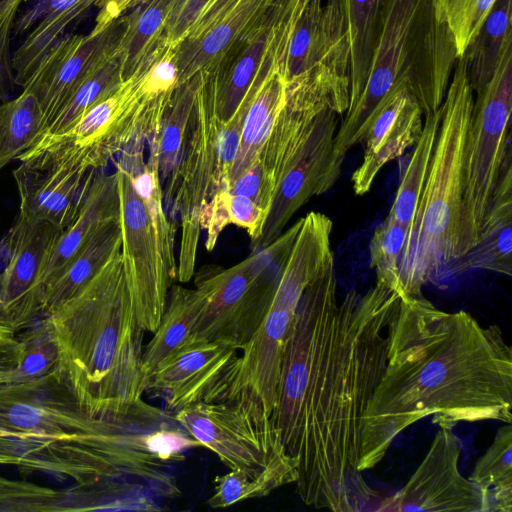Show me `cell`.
<instances>
[{
    "instance_id": "cell-1",
    "label": "cell",
    "mask_w": 512,
    "mask_h": 512,
    "mask_svg": "<svg viewBox=\"0 0 512 512\" xmlns=\"http://www.w3.org/2000/svg\"><path fill=\"white\" fill-rule=\"evenodd\" d=\"M402 294L377 280L339 301L334 268L304 291L282 360L272 420L317 509L371 510L358 469L363 418L387 362L388 324Z\"/></svg>"
},
{
    "instance_id": "cell-2",
    "label": "cell",
    "mask_w": 512,
    "mask_h": 512,
    "mask_svg": "<svg viewBox=\"0 0 512 512\" xmlns=\"http://www.w3.org/2000/svg\"><path fill=\"white\" fill-rule=\"evenodd\" d=\"M387 362L363 418L360 472L374 468L394 439L428 416L512 422V349L497 325L445 312L424 296H401L388 327Z\"/></svg>"
},
{
    "instance_id": "cell-3",
    "label": "cell",
    "mask_w": 512,
    "mask_h": 512,
    "mask_svg": "<svg viewBox=\"0 0 512 512\" xmlns=\"http://www.w3.org/2000/svg\"><path fill=\"white\" fill-rule=\"evenodd\" d=\"M0 434L20 443L40 473L78 486L155 491L168 482L177 454L172 419L164 409L140 399L120 413L90 415L59 368L0 384Z\"/></svg>"
},
{
    "instance_id": "cell-4",
    "label": "cell",
    "mask_w": 512,
    "mask_h": 512,
    "mask_svg": "<svg viewBox=\"0 0 512 512\" xmlns=\"http://www.w3.org/2000/svg\"><path fill=\"white\" fill-rule=\"evenodd\" d=\"M46 318L56 343L59 369L87 413H120L142 399L145 329L129 297L121 249Z\"/></svg>"
},
{
    "instance_id": "cell-5",
    "label": "cell",
    "mask_w": 512,
    "mask_h": 512,
    "mask_svg": "<svg viewBox=\"0 0 512 512\" xmlns=\"http://www.w3.org/2000/svg\"><path fill=\"white\" fill-rule=\"evenodd\" d=\"M459 59L453 35L433 0H382L365 86L345 112L334 137L335 153L361 143L386 96L404 80L423 115L443 103Z\"/></svg>"
},
{
    "instance_id": "cell-6",
    "label": "cell",
    "mask_w": 512,
    "mask_h": 512,
    "mask_svg": "<svg viewBox=\"0 0 512 512\" xmlns=\"http://www.w3.org/2000/svg\"><path fill=\"white\" fill-rule=\"evenodd\" d=\"M474 94L460 57L440 106V125L418 207L404 251L400 279L404 295H421L422 287L456 259L462 204V157Z\"/></svg>"
},
{
    "instance_id": "cell-7",
    "label": "cell",
    "mask_w": 512,
    "mask_h": 512,
    "mask_svg": "<svg viewBox=\"0 0 512 512\" xmlns=\"http://www.w3.org/2000/svg\"><path fill=\"white\" fill-rule=\"evenodd\" d=\"M115 174L126 285L138 321L153 333L177 276L175 228L163 205L157 153L144 162L143 148L124 150Z\"/></svg>"
},
{
    "instance_id": "cell-8",
    "label": "cell",
    "mask_w": 512,
    "mask_h": 512,
    "mask_svg": "<svg viewBox=\"0 0 512 512\" xmlns=\"http://www.w3.org/2000/svg\"><path fill=\"white\" fill-rule=\"evenodd\" d=\"M277 63L291 111L316 115L349 106V45L329 0H277Z\"/></svg>"
},
{
    "instance_id": "cell-9",
    "label": "cell",
    "mask_w": 512,
    "mask_h": 512,
    "mask_svg": "<svg viewBox=\"0 0 512 512\" xmlns=\"http://www.w3.org/2000/svg\"><path fill=\"white\" fill-rule=\"evenodd\" d=\"M475 96L462 157V204L455 260L476 244L500 174L512 154V46L502 55L492 79Z\"/></svg>"
},
{
    "instance_id": "cell-10",
    "label": "cell",
    "mask_w": 512,
    "mask_h": 512,
    "mask_svg": "<svg viewBox=\"0 0 512 512\" xmlns=\"http://www.w3.org/2000/svg\"><path fill=\"white\" fill-rule=\"evenodd\" d=\"M288 243L278 237L239 264L201 268L195 286L206 301L192 336L241 349L260 327L271 304Z\"/></svg>"
},
{
    "instance_id": "cell-11",
    "label": "cell",
    "mask_w": 512,
    "mask_h": 512,
    "mask_svg": "<svg viewBox=\"0 0 512 512\" xmlns=\"http://www.w3.org/2000/svg\"><path fill=\"white\" fill-rule=\"evenodd\" d=\"M173 415L230 470L258 472L273 465L295 466L271 413L250 389H241L222 400L190 405Z\"/></svg>"
},
{
    "instance_id": "cell-12",
    "label": "cell",
    "mask_w": 512,
    "mask_h": 512,
    "mask_svg": "<svg viewBox=\"0 0 512 512\" xmlns=\"http://www.w3.org/2000/svg\"><path fill=\"white\" fill-rule=\"evenodd\" d=\"M235 347L194 336L147 376L145 392L175 414L185 407L233 395L239 353Z\"/></svg>"
},
{
    "instance_id": "cell-13",
    "label": "cell",
    "mask_w": 512,
    "mask_h": 512,
    "mask_svg": "<svg viewBox=\"0 0 512 512\" xmlns=\"http://www.w3.org/2000/svg\"><path fill=\"white\" fill-rule=\"evenodd\" d=\"M338 114L324 109L317 116L307 140L295 154L273 196L254 252L271 244L294 213L313 196L327 192L336 183L344 158L334 151Z\"/></svg>"
},
{
    "instance_id": "cell-14",
    "label": "cell",
    "mask_w": 512,
    "mask_h": 512,
    "mask_svg": "<svg viewBox=\"0 0 512 512\" xmlns=\"http://www.w3.org/2000/svg\"><path fill=\"white\" fill-rule=\"evenodd\" d=\"M62 231L16 217L0 242L7 257L0 273V316L18 332L43 317L42 277Z\"/></svg>"
},
{
    "instance_id": "cell-15",
    "label": "cell",
    "mask_w": 512,
    "mask_h": 512,
    "mask_svg": "<svg viewBox=\"0 0 512 512\" xmlns=\"http://www.w3.org/2000/svg\"><path fill=\"white\" fill-rule=\"evenodd\" d=\"M462 444L453 427L440 425L424 459L406 484L380 500L384 512H479L480 501L459 470Z\"/></svg>"
},
{
    "instance_id": "cell-16",
    "label": "cell",
    "mask_w": 512,
    "mask_h": 512,
    "mask_svg": "<svg viewBox=\"0 0 512 512\" xmlns=\"http://www.w3.org/2000/svg\"><path fill=\"white\" fill-rule=\"evenodd\" d=\"M122 29L121 15L100 33L64 34L44 55L22 87L35 94L43 111L39 139L78 84L118 45Z\"/></svg>"
},
{
    "instance_id": "cell-17",
    "label": "cell",
    "mask_w": 512,
    "mask_h": 512,
    "mask_svg": "<svg viewBox=\"0 0 512 512\" xmlns=\"http://www.w3.org/2000/svg\"><path fill=\"white\" fill-rule=\"evenodd\" d=\"M306 289L277 276L269 309L251 340L241 349L234 391L250 389L271 413L275 405L281 365Z\"/></svg>"
},
{
    "instance_id": "cell-18",
    "label": "cell",
    "mask_w": 512,
    "mask_h": 512,
    "mask_svg": "<svg viewBox=\"0 0 512 512\" xmlns=\"http://www.w3.org/2000/svg\"><path fill=\"white\" fill-rule=\"evenodd\" d=\"M20 163L13 170L19 195L17 218L65 229L79 212L98 170L68 162Z\"/></svg>"
},
{
    "instance_id": "cell-19",
    "label": "cell",
    "mask_w": 512,
    "mask_h": 512,
    "mask_svg": "<svg viewBox=\"0 0 512 512\" xmlns=\"http://www.w3.org/2000/svg\"><path fill=\"white\" fill-rule=\"evenodd\" d=\"M422 116L419 103L406 82H397L361 142L364 144L363 160L352 175L357 195L367 193L381 168L417 142L423 128Z\"/></svg>"
},
{
    "instance_id": "cell-20",
    "label": "cell",
    "mask_w": 512,
    "mask_h": 512,
    "mask_svg": "<svg viewBox=\"0 0 512 512\" xmlns=\"http://www.w3.org/2000/svg\"><path fill=\"white\" fill-rule=\"evenodd\" d=\"M99 0H30L18 14L13 35L29 32L13 51L15 83L23 87L51 46Z\"/></svg>"
},
{
    "instance_id": "cell-21",
    "label": "cell",
    "mask_w": 512,
    "mask_h": 512,
    "mask_svg": "<svg viewBox=\"0 0 512 512\" xmlns=\"http://www.w3.org/2000/svg\"><path fill=\"white\" fill-rule=\"evenodd\" d=\"M275 2L276 0H236L200 37L178 44L175 48L178 84L209 69L266 17Z\"/></svg>"
},
{
    "instance_id": "cell-22",
    "label": "cell",
    "mask_w": 512,
    "mask_h": 512,
    "mask_svg": "<svg viewBox=\"0 0 512 512\" xmlns=\"http://www.w3.org/2000/svg\"><path fill=\"white\" fill-rule=\"evenodd\" d=\"M285 105L286 84L277 63L276 44L274 52L252 85L228 187L259 159Z\"/></svg>"
},
{
    "instance_id": "cell-23",
    "label": "cell",
    "mask_w": 512,
    "mask_h": 512,
    "mask_svg": "<svg viewBox=\"0 0 512 512\" xmlns=\"http://www.w3.org/2000/svg\"><path fill=\"white\" fill-rule=\"evenodd\" d=\"M448 268L450 273L480 269L511 276L512 154L502 169L476 244Z\"/></svg>"
},
{
    "instance_id": "cell-24",
    "label": "cell",
    "mask_w": 512,
    "mask_h": 512,
    "mask_svg": "<svg viewBox=\"0 0 512 512\" xmlns=\"http://www.w3.org/2000/svg\"><path fill=\"white\" fill-rule=\"evenodd\" d=\"M119 215L116 174L98 170L79 212L63 229L47 260L42 277L43 294L45 287L63 272L85 244Z\"/></svg>"
},
{
    "instance_id": "cell-25",
    "label": "cell",
    "mask_w": 512,
    "mask_h": 512,
    "mask_svg": "<svg viewBox=\"0 0 512 512\" xmlns=\"http://www.w3.org/2000/svg\"><path fill=\"white\" fill-rule=\"evenodd\" d=\"M179 0H143L123 14L118 43L124 78L148 66L164 49V37Z\"/></svg>"
},
{
    "instance_id": "cell-26",
    "label": "cell",
    "mask_w": 512,
    "mask_h": 512,
    "mask_svg": "<svg viewBox=\"0 0 512 512\" xmlns=\"http://www.w3.org/2000/svg\"><path fill=\"white\" fill-rule=\"evenodd\" d=\"M120 215L102 227L71 260L63 272L44 289L43 317L55 312L80 291L121 249Z\"/></svg>"
},
{
    "instance_id": "cell-27",
    "label": "cell",
    "mask_w": 512,
    "mask_h": 512,
    "mask_svg": "<svg viewBox=\"0 0 512 512\" xmlns=\"http://www.w3.org/2000/svg\"><path fill=\"white\" fill-rule=\"evenodd\" d=\"M205 301V292L200 287H170L161 321L144 347L142 360L146 378L162 360L191 338Z\"/></svg>"
},
{
    "instance_id": "cell-28",
    "label": "cell",
    "mask_w": 512,
    "mask_h": 512,
    "mask_svg": "<svg viewBox=\"0 0 512 512\" xmlns=\"http://www.w3.org/2000/svg\"><path fill=\"white\" fill-rule=\"evenodd\" d=\"M329 1L339 11L347 35L350 57L349 106H351L360 96L368 77L382 0Z\"/></svg>"
},
{
    "instance_id": "cell-29",
    "label": "cell",
    "mask_w": 512,
    "mask_h": 512,
    "mask_svg": "<svg viewBox=\"0 0 512 512\" xmlns=\"http://www.w3.org/2000/svg\"><path fill=\"white\" fill-rule=\"evenodd\" d=\"M422 133L414 144V150L403 172L394 202L387 219L399 224L406 232L404 251L414 229L415 219L430 167L434 145L440 125V108L424 115ZM404 254V252H403Z\"/></svg>"
},
{
    "instance_id": "cell-30",
    "label": "cell",
    "mask_w": 512,
    "mask_h": 512,
    "mask_svg": "<svg viewBox=\"0 0 512 512\" xmlns=\"http://www.w3.org/2000/svg\"><path fill=\"white\" fill-rule=\"evenodd\" d=\"M512 0H497L461 57L473 94L492 79L504 52L512 46Z\"/></svg>"
},
{
    "instance_id": "cell-31",
    "label": "cell",
    "mask_w": 512,
    "mask_h": 512,
    "mask_svg": "<svg viewBox=\"0 0 512 512\" xmlns=\"http://www.w3.org/2000/svg\"><path fill=\"white\" fill-rule=\"evenodd\" d=\"M481 512L512 511V425L498 429L493 443L477 461L469 478Z\"/></svg>"
},
{
    "instance_id": "cell-32",
    "label": "cell",
    "mask_w": 512,
    "mask_h": 512,
    "mask_svg": "<svg viewBox=\"0 0 512 512\" xmlns=\"http://www.w3.org/2000/svg\"><path fill=\"white\" fill-rule=\"evenodd\" d=\"M117 47L103 57L78 84L40 139L65 132L92 106L116 91L125 80Z\"/></svg>"
},
{
    "instance_id": "cell-33",
    "label": "cell",
    "mask_w": 512,
    "mask_h": 512,
    "mask_svg": "<svg viewBox=\"0 0 512 512\" xmlns=\"http://www.w3.org/2000/svg\"><path fill=\"white\" fill-rule=\"evenodd\" d=\"M44 115L28 88L0 104V170L29 150L39 139Z\"/></svg>"
},
{
    "instance_id": "cell-34",
    "label": "cell",
    "mask_w": 512,
    "mask_h": 512,
    "mask_svg": "<svg viewBox=\"0 0 512 512\" xmlns=\"http://www.w3.org/2000/svg\"><path fill=\"white\" fill-rule=\"evenodd\" d=\"M195 79L178 84L157 136L158 172L163 201L171 194L180 161L185 130L194 104Z\"/></svg>"
},
{
    "instance_id": "cell-35",
    "label": "cell",
    "mask_w": 512,
    "mask_h": 512,
    "mask_svg": "<svg viewBox=\"0 0 512 512\" xmlns=\"http://www.w3.org/2000/svg\"><path fill=\"white\" fill-rule=\"evenodd\" d=\"M296 480L297 471L291 464L273 465L258 472L230 470L214 478V491L207 502L212 508H226L241 501L268 496Z\"/></svg>"
},
{
    "instance_id": "cell-36",
    "label": "cell",
    "mask_w": 512,
    "mask_h": 512,
    "mask_svg": "<svg viewBox=\"0 0 512 512\" xmlns=\"http://www.w3.org/2000/svg\"><path fill=\"white\" fill-rule=\"evenodd\" d=\"M22 347V361L18 380H33L59 368V359L51 325L41 317L18 333Z\"/></svg>"
},
{
    "instance_id": "cell-37",
    "label": "cell",
    "mask_w": 512,
    "mask_h": 512,
    "mask_svg": "<svg viewBox=\"0 0 512 512\" xmlns=\"http://www.w3.org/2000/svg\"><path fill=\"white\" fill-rule=\"evenodd\" d=\"M68 491L0 475V512H66Z\"/></svg>"
},
{
    "instance_id": "cell-38",
    "label": "cell",
    "mask_w": 512,
    "mask_h": 512,
    "mask_svg": "<svg viewBox=\"0 0 512 512\" xmlns=\"http://www.w3.org/2000/svg\"><path fill=\"white\" fill-rule=\"evenodd\" d=\"M406 242V232L397 223L385 219L374 231L370 242L371 266L377 280L404 296L400 267Z\"/></svg>"
},
{
    "instance_id": "cell-39",
    "label": "cell",
    "mask_w": 512,
    "mask_h": 512,
    "mask_svg": "<svg viewBox=\"0 0 512 512\" xmlns=\"http://www.w3.org/2000/svg\"><path fill=\"white\" fill-rule=\"evenodd\" d=\"M497 0H433L439 18L450 29L459 58L479 32Z\"/></svg>"
},
{
    "instance_id": "cell-40",
    "label": "cell",
    "mask_w": 512,
    "mask_h": 512,
    "mask_svg": "<svg viewBox=\"0 0 512 512\" xmlns=\"http://www.w3.org/2000/svg\"><path fill=\"white\" fill-rule=\"evenodd\" d=\"M27 0H0V102L16 88L12 66V38L21 5Z\"/></svg>"
},
{
    "instance_id": "cell-41",
    "label": "cell",
    "mask_w": 512,
    "mask_h": 512,
    "mask_svg": "<svg viewBox=\"0 0 512 512\" xmlns=\"http://www.w3.org/2000/svg\"><path fill=\"white\" fill-rule=\"evenodd\" d=\"M224 198L227 206L229 222L244 228L255 242L261 235L265 224L266 212L252 199L230 194L225 190Z\"/></svg>"
},
{
    "instance_id": "cell-42",
    "label": "cell",
    "mask_w": 512,
    "mask_h": 512,
    "mask_svg": "<svg viewBox=\"0 0 512 512\" xmlns=\"http://www.w3.org/2000/svg\"><path fill=\"white\" fill-rule=\"evenodd\" d=\"M208 0H179L165 31L166 45L177 46L189 25Z\"/></svg>"
},
{
    "instance_id": "cell-43",
    "label": "cell",
    "mask_w": 512,
    "mask_h": 512,
    "mask_svg": "<svg viewBox=\"0 0 512 512\" xmlns=\"http://www.w3.org/2000/svg\"><path fill=\"white\" fill-rule=\"evenodd\" d=\"M236 0H208L184 32L179 44L192 41L208 30Z\"/></svg>"
},
{
    "instance_id": "cell-44",
    "label": "cell",
    "mask_w": 512,
    "mask_h": 512,
    "mask_svg": "<svg viewBox=\"0 0 512 512\" xmlns=\"http://www.w3.org/2000/svg\"><path fill=\"white\" fill-rule=\"evenodd\" d=\"M0 465L16 466L25 473H40L37 462L24 447L13 439L0 434Z\"/></svg>"
},
{
    "instance_id": "cell-45",
    "label": "cell",
    "mask_w": 512,
    "mask_h": 512,
    "mask_svg": "<svg viewBox=\"0 0 512 512\" xmlns=\"http://www.w3.org/2000/svg\"><path fill=\"white\" fill-rule=\"evenodd\" d=\"M143 0H99L95 7L99 9L95 25L89 32L97 34L107 28L111 22Z\"/></svg>"
},
{
    "instance_id": "cell-46",
    "label": "cell",
    "mask_w": 512,
    "mask_h": 512,
    "mask_svg": "<svg viewBox=\"0 0 512 512\" xmlns=\"http://www.w3.org/2000/svg\"><path fill=\"white\" fill-rule=\"evenodd\" d=\"M18 333L0 316V354L22 353Z\"/></svg>"
},
{
    "instance_id": "cell-47",
    "label": "cell",
    "mask_w": 512,
    "mask_h": 512,
    "mask_svg": "<svg viewBox=\"0 0 512 512\" xmlns=\"http://www.w3.org/2000/svg\"><path fill=\"white\" fill-rule=\"evenodd\" d=\"M22 353L0 354V384L18 380Z\"/></svg>"
}]
</instances>
